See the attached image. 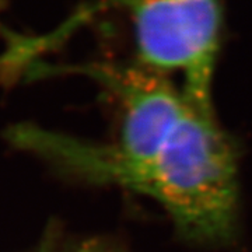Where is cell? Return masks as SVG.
I'll return each instance as SVG.
<instances>
[{"label":"cell","mask_w":252,"mask_h":252,"mask_svg":"<svg viewBox=\"0 0 252 252\" xmlns=\"http://www.w3.org/2000/svg\"><path fill=\"white\" fill-rule=\"evenodd\" d=\"M23 146L77 180L117 185L153 198L187 241L216 245L234 240L238 219L235 144L219 126L215 111L199 108L190 99L168 140L146 161H112L101 156L94 143L36 126L26 132Z\"/></svg>","instance_id":"6da1fadb"},{"label":"cell","mask_w":252,"mask_h":252,"mask_svg":"<svg viewBox=\"0 0 252 252\" xmlns=\"http://www.w3.org/2000/svg\"><path fill=\"white\" fill-rule=\"evenodd\" d=\"M225 0H95L56 31L26 38L30 58L54 48L83 21L104 10L129 16L139 63L161 73L184 74L182 91L199 108L213 111L212 84L221 45Z\"/></svg>","instance_id":"7a4b0ae2"},{"label":"cell","mask_w":252,"mask_h":252,"mask_svg":"<svg viewBox=\"0 0 252 252\" xmlns=\"http://www.w3.org/2000/svg\"><path fill=\"white\" fill-rule=\"evenodd\" d=\"M69 70L86 74L102 86L118 108V139L95 144L105 158L142 162L152 158L184 118L189 99L165 73L142 63H90Z\"/></svg>","instance_id":"3957f363"},{"label":"cell","mask_w":252,"mask_h":252,"mask_svg":"<svg viewBox=\"0 0 252 252\" xmlns=\"http://www.w3.org/2000/svg\"><path fill=\"white\" fill-rule=\"evenodd\" d=\"M74 252H121L112 244L104 241H90L81 245L77 251Z\"/></svg>","instance_id":"277c9868"},{"label":"cell","mask_w":252,"mask_h":252,"mask_svg":"<svg viewBox=\"0 0 252 252\" xmlns=\"http://www.w3.org/2000/svg\"><path fill=\"white\" fill-rule=\"evenodd\" d=\"M36 252H55L54 250H52V247H51V244L49 243H46L42 245V248L39 250V251H36Z\"/></svg>","instance_id":"5b68a950"}]
</instances>
